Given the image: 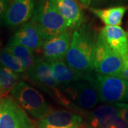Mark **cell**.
<instances>
[{
  "label": "cell",
  "mask_w": 128,
  "mask_h": 128,
  "mask_svg": "<svg viewBox=\"0 0 128 128\" xmlns=\"http://www.w3.org/2000/svg\"><path fill=\"white\" fill-rule=\"evenodd\" d=\"M28 80L42 91L46 92L58 104L72 110V105L56 80L48 63L40 57H36L32 68L25 73Z\"/></svg>",
  "instance_id": "2"
},
{
  "label": "cell",
  "mask_w": 128,
  "mask_h": 128,
  "mask_svg": "<svg viewBox=\"0 0 128 128\" xmlns=\"http://www.w3.org/2000/svg\"><path fill=\"white\" fill-rule=\"evenodd\" d=\"M90 79L102 102L114 104L128 101V81L124 78L92 71Z\"/></svg>",
  "instance_id": "6"
},
{
  "label": "cell",
  "mask_w": 128,
  "mask_h": 128,
  "mask_svg": "<svg viewBox=\"0 0 128 128\" xmlns=\"http://www.w3.org/2000/svg\"></svg>",
  "instance_id": "29"
},
{
  "label": "cell",
  "mask_w": 128,
  "mask_h": 128,
  "mask_svg": "<svg viewBox=\"0 0 128 128\" xmlns=\"http://www.w3.org/2000/svg\"><path fill=\"white\" fill-rule=\"evenodd\" d=\"M0 63L2 66L14 73L24 74L26 73L25 69L21 62L13 54L4 49L0 50Z\"/></svg>",
  "instance_id": "20"
},
{
  "label": "cell",
  "mask_w": 128,
  "mask_h": 128,
  "mask_svg": "<svg viewBox=\"0 0 128 128\" xmlns=\"http://www.w3.org/2000/svg\"><path fill=\"white\" fill-rule=\"evenodd\" d=\"M121 1L122 0H92V3L93 6H99V5L106 4L118 2H121Z\"/></svg>",
  "instance_id": "25"
},
{
  "label": "cell",
  "mask_w": 128,
  "mask_h": 128,
  "mask_svg": "<svg viewBox=\"0 0 128 128\" xmlns=\"http://www.w3.org/2000/svg\"><path fill=\"white\" fill-rule=\"evenodd\" d=\"M35 0H11L5 12L3 23L9 27H16L32 19Z\"/></svg>",
  "instance_id": "9"
},
{
  "label": "cell",
  "mask_w": 128,
  "mask_h": 128,
  "mask_svg": "<svg viewBox=\"0 0 128 128\" xmlns=\"http://www.w3.org/2000/svg\"><path fill=\"white\" fill-rule=\"evenodd\" d=\"M52 73L57 82L60 85H67L85 79L88 73H83L71 68L64 60L48 63Z\"/></svg>",
  "instance_id": "16"
},
{
  "label": "cell",
  "mask_w": 128,
  "mask_h": 128,
  "mask_svg": "<svg viewBox=\"0 0 128 128\" xmlns=\"http://www.w3.org/2000/svg\"><path fill=\"white\" fill-rule=\"evenodd\" d=\"M28 113L10 97L0 99V128H34Z\"/></svg>",
  "instance_id": "8"
},
{
  "label": "cell",
  "mask_w": 128,
  "mask_h": 128,
  "mask_svg": "<svg viewBox=\"0 0 128 128\" xmlns=\"http://www.w3.org/2000/svg\"><path fill=\"white\" fill-rule=\"evenodd\" d=\"M9 41L20 44L34 52L41 48L44 41L32 19L19 26Z\"/></svg>",
  "instance_id": "13"
},
{
  "label": "cell",
  "mask_w": 128,
  "mask_h": 128,
  "mask_svg": "<svg viewBox=\"0 0 128 128\" xmlns=\"http://www.w3.org/2000/svg\"><path fill=\"white\" fill-rule=\"evenodd\" d=\"M54 2L68 29L76 30L83 24V13L76 0H54Z\"/></svg>",
  "instance_id": "15"
},
{
  "label": "cell",
  "mask_w": 128,
  "mask_h": 128,
  "mask_svg": "<svg viewBox=\"0 0 128 128\" xmlns=\"http://www.w3.org/2000/svg\"><path fill=\"white\" fill-rule=\"evenodd\" d=\"M122 61H123V70H122L123 78L128 81V54L122 58Z\"/></svg>",
  "instance_id": "24"
},
{
  "label": "cell",
  "mask_w": 128,
  "mask_h": 128,
  "mask_svg": "<svg viewBox=\"0 0 128 128\" xmlns=\"http://www.w3.org/2000/svg\"><path fill=\"white\" fill-rule=\"evenodd\" d=\"M79 114L82 117L84 128H110L113 118L118 112L113 104H106L91 110L83 111Z\"/></svg>",
  "instance_id": "12"
},
{
  "label": "cell",
  "mask_w": 128,
  "mask_h": 128,
  "mask_svg": "<svg viewBox=\"0 0 128 128\" xmlns=\"http://www.w3.org/2000/svg\"><path fill=\"white\" fill-rule=\"evenodd\" d=\"M60 88L71 103L72 110L78 114L94 109L100 101L90 79V73L85 79L60 86Z\"/></svg>",
  "instance_id": "5"
},
{
  "label": "cell",
  "mask_w": 128,
  "mask_h": 128,
  "mask_svg": "<svg viewBox=\"0 0 128 128\" xmlns=\"http://www.w3.org/2000/svg\"><path fill=\"white\" fill-rule=\"evenodd\" d=\"M26 79L25 73H14L4 66L0 67V97H8L10 91L18 82Z\"/></svg>",
  "instance_id": "18"
},
{
  "label": "cell",
  "mask_w": 128,
  "mask_h": 128,
  "mask_svg": "<svg viewBox=\"0 0 128 128\" xmlns=\"http://www.w3.org/2000/svg\"><path fill=\"white\" fill-rule=\"evenodd\" d=\"M72 34L69 30L43 41L44 59L48 63L64 60L70 44Z\"/></svg>",
  "instance_id": "10"
},
{
  "label": "cell",
  "mask_w": 128,
  "mask_h": 128,
  "mask_svg": "<svg viewBox=\"0 0 128 128\" xmlns=\"http://www.w3.org/2000/svg\"><path fill=\"white\" fill-rule=\"evenodd\" d=\"M97 34L91 26L82 24L72 33L65 61L71 68L83 73L93 71Z\"/></svg>",
  "instance_id": "1"
},
{
  "label": "cell",
  "mask_w": 128,
  "mask_h": 128,
  "mask_svg": "<svg viewBox=\"0 0 128 128\" xmlns=\"http://www.w3.org/2000/svg\"><path fill=\"white\" fill-rule=\"evenodd\" d=\"M116 109L120 116L124 120V122L128 124V104L125 102H118L114 103Z\"/></svg>",
  "instance_id": "21"
},
{
  "label": "cell",
  "mask_w": 128,
  "mask_h": 128,
  "mask_svg": "<svg viewBox=\"0 0 128 128\" xmlns=\"http://www.w3.org/2000/svg\"><path fill=\"white\" fill-rule=\"evenodd\" d=\"M0 99H2V98H1V97H0Z\"/></svg>",
  "instance_id": "30"
},
{
  "label": "cell",
  "mask_w": 128,
  "mask_h": 128,
  "mask_svg": "<svg viewBox=\"0 0 128 128\" xmlns=\"http://www.w3.org/2000/svg\"><path fill=\"white\" fill-rule=\"evenodd\" d=\"M0 50H1V46H0Z\"/></svg>",
  "instance_id": "28"
},
{
  "label": "cell",
  "mask_w": 128,
  "mask_h": 128,
  "mask_svg": "<svg viewBox=\"0 0 128 128\" xmlns=\"http://www.w3.org/2000/svg\"><path fill=\"white\" fill-rule=\"evenodd\" d=\"M100 34L110 48L122 58L128 54V33L120 26H105Z\"/></svg>",
  "instance_id": "14"
},
{
  "label": "cell",
  "mask_w": 128,
  "mask_h": 128,
  "mask_svg": "<svg viewBox=\"0 0 128 128\" xmlns=\"http://www.w3.org/2000/svg\"><path fill=\"white\" fill-rule=\"evenodd\" d=\"M11 0H0V24L3 23L5 12Z\"/></svg>",
  "instance_id": "23"
},
{
  "label": "cell",
  "mask_w": 128,
  "mask_h": 128,
  "mask_svg": "<svg viewBox=\"0 0 128 128\" xmlns=\"http://www.w3.org/2000/svg\"><path fill=\"white\" fill-rule=\"evenodd\" d=\"M122 70V58L110 48L99 32L96 38L93 71L101 75L123 78Z\"/></svg>",
  "instance_id": "7"
},
{
  "label": "cell",
  "mask_w": 128,
  "mask_h": 128,
  "mask_svg": "<svg viewBox=\"0 0 128 128\" xmlns=\"http://www.w3.org/2000/svg\"><path fill=\"white\" fill-rule=\"evenodd\" d=\"M9 95L23 110L35 119L40 120L52 112L51 106L44 96L26 81L18 82Z\"/></svg>",
  "instance_id": "4"
},
{
  "label": "cell",
  "mask_w": 128,
  "mask_h": 128,
  "mask_svg": "<svg viewBox=\"0 0 128 128\" xmlns=\"http://www.w3.org/2000/svg\"><path fill=\"white\" fill-rule=\"evenodd\" d=\"M78 1L80 4L83 6H86V7L89 6L91 4L92 2V0H78Z\"/></svg>",
  "instance_id": "26"
},
{
  "label": "cell",
  "mask_w": 128,
  "mask_h": 128,
  "mask_svg": "<svg viewBox=\"0 0 128 128\" xmlns=\"http://www.w3.org/2000/svg\"><path fill=\"white\" fill-rule=\"evenodd\" d=\"M4 49L13 54L21 62L26 72L32 68L36 58L34 52L20 44L9 40Z\"/></svg>",
  "instance_id": "19"
},
{
  "label": "cell",
  "mask_w": 128,
  "mask_h": 128,
  "mask_svg": "<svg viewBox=\"0 0 128 128\" xmlns=\"http://www.w3.org/2000/svg\"><path fill=\"white\" fill-rule=\"evenodd\" d=\"M1 66H2V65H1V63H0V67H1Z\"/></svg>",
  "instance_id": "27"
},
{
  "label": "cell",
  "mask_w": 128,
  "mask_h": 128,
  "mask_svg": "<svg viewBox=\"0 0 128 128\" xmlns=\"http://www.w3.org/2000/svg\"><path fill=\"white\" fill-rule=\"evenodd\" d=\"M110 128H128V124L119 114H117L112 120Z\"/></svg>",
  "instance_id": "22"
},
{
  "label": "cell",
  "mask_w": 128,
  "mask_h": 128,
  "mask_svg": "<svg viewBox=\"0 0 128 128\" xmlns=\"http://www.w3.org/2000/svg\"><path fill=\"white\" fill-rule=\"evenodd\" d=\"M128 9L126 6H115L105 9L92 7L90 10L105 24V26H120Z\"/></svg>",
  "instance_id": "17"
},
{
  "label": "cell",
  "mask_w": 128,
  "mask_h": 128,
  "mask_svg": "<svg viewBox=\"0 0 128 128\" xmlns=\"http://www.w3.org/2000/svg\"><path fill=\"white\" fill-rule=\"evenodd\" d=\"M32 19L43 41L68 30L54 0H38L35 4Z\"/></svg>",
  "instance_id": "3"
},
{
  "label": "cell",
  "mask_w": 128,
  "mask_h": 128,
  "mask_svg": "<svg viewBox=\"0 0 128 128\" xmlns=\"http://www.w3.org/2000/svg\"><path fill=\"white\" fill-rule=\"evenodd\" d=\"M82 117L69 110H55L39 120L37 128H80Z\"/></svg>",
  "instance_id": "11"
}]
</instances>
